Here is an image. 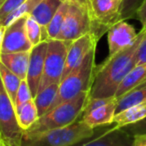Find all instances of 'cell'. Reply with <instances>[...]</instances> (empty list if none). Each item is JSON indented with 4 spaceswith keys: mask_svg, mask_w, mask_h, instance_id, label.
I'll return each mask as SVG.
<instances>
[{
    "mask_svg": "<svg viewBox=\"0 0 146 146\" xmlns=\"http://www.w3.org/2000/svg\"><path fill=\"white\" fill-rule=\"evenodd\" d=\"M90 32H92L90 9L82 5L69 3L68 10L57 39L72 42Z\"/></svg>",
    "mask_w": 146,
    "mask_h": 146,
    "instance_id": "7",
    "label": "cell"
},
{
    "mask_svg": "<svg viewBox=\"0 0 146 146\" xmlns=\"http://www.w3.org/2000/svg\"><path fill=\"white\" fill-rule=\"evenodd\" d=\"M32 99L33 96L31 94L30 88H29V85L27 83L26 79L21 80V83L19 85L16 93V98H15V108L26 103V102L30 101Z\"/></svg>",
    "mask_w": 146,
    "mask_h": 146,
    "instance_id": "27",
    "label": "cell"
},
{
    "mask_svg": "<svg viewBox=\"0 0 146 146\" xmlns=\"http://www.w3.org/2000/svg\"><path fill=\"white\" fill-rule=\"evenodd\" d=\"M146 78V64L136 65L134 68L128 72L127 75L124 77L122 82L120 83L117 91L115 94V98L118 99L124 94L128 93L132 89L137 87L139 84H141Z\"/></svg>",
    "mask_w": 146,
    "mask_h": 146,
    "instance_id": "18",
    "label": "cell"
},
{
    "mask_svg": "<svg viewBox=\"0 0 146 146\" xmlns=\"http://www.w3.org/2000/svg\"><path fill=\"white\" fill-rule=\"evenodd\" d=\"M15 109H16V116L19 126L22 128L23 131L29 129L39 118L38 111L33 99L18 106Z\"/></svg>",
    "mask_w": 146,
    "mask_h": 146,
    "instance_id": "20",
    "label": "cell"
},
{
    "mask_svg": "<svg viewBox=\"0 0 146 146\" xmlns=\"http://www.w3.org/2000/svg\"><path fill=\"white\" fill-rule=\"evenodd\" d=\"M138 37V33L131 24L126 20H120L112 25L107 31V41L109 55L116 54L134 44Z\"/></svg>",
    "mask_w": 146,
    "mask_h": 146,
    "instance_id": "11",
    "label": "cell"
},
{
    "mask_svg": "<svg viewBox=\"0 0 146 146\" xmlns=\"http://www.w3.org/2000/svg\"><path fill=\"white\" fill-rule=\"evenodd\" d=\"M132 146H146V133L134 135Z\"/></svg>",
    "mask_w": 146,
    "mask_h": 146,
    "instance_id": "32",
    "label": "cell"
},
{
    "mask_svg": "<svg viewBox=\"0 0 146 146\" xmlns=\"http://www.w3.org/2000/svg\"><path fill=\"white\" fill-rule=\"evenodd\" d=\"M96 129L89 127L79 118L68 126L40 133L29 134L23 131L20 146H73L93 137Z\"/></svg>",
    "mask_w": 146,
    "mask_h": 146,
    "instance_id": "2",
    "label": "cell"
},
{
    "mask_svg": "<svg viewBox=\"0 0 146 146\" xmlns=\"http://www.w3.org/2000/svg\"><path fill=\"white\" fill-rule=\"evenodd\" d=\"M146 118V100L116 113L113 124L116 127H124Z\"/></svg>",
    "mask_w": 146,
    "mask_h": 146,
    "instance_id": "17",
    "label": "cell"
},
{
    "mask_svg": "<svg viewBox=\"0 0 146 146\" xmlns=\"http://www.w3.org/2000/svg\"><path fill=\"white\" fill-rule=\"evenodd\" d=\"M69 3L62 2L59 6L58 10L52 17L51 21L49 22L47 26V34H48V39H57L59 33L62 28L63 22H64L65 16H66L67 10H68Z\"/></svg>",
    "mask_w": 146,
    "mask_h": 146,
    "instance_id": "23",
    "label": "cell"
},
{
    "mask_svg": "<svg viewBox=\"0 0 146 146\" xmlns=\"http://www.w3.org/2000/svg\"><path fill=\"white\" fill-rule=\"evenodd\" d=\"M30 51L15 53H1L0 62L15 73L21 80L26 79Z\"/></svg>",
    "mask_w": 146,
    "mask_h": 146,
    "instance_id": "16",
    "label": "cell"
},
{
    "mask_svg": "<svg viewBox=\"0 0 146 146\" xmlns=\"http://www.w3.org/2000/svg\"><path fill=\"white\" fill-rule=\"evenodd\" d=\"M88 98L89 92H82L72 99L58 104L44 115L40 116L35 123L24 132L36 134L70 125L81 118Z\"/></svg>",
    "mask_w": 146,
    "mask_h": 146,
    "instance_id": "3",
    "label": "cell"
},
{
    "mask_svg": "<svg viewBox=\"0 0 146 146\" xmlns=\"http://www.w3.org/2000/svg\"><path fill=\"white\" fill-rule=\"evenodd\" d=\"M0 146H11V145H9V144L5 143V142L2 141V140H0Z\"/></svg>",
    "mask_w": 146,
    "mask_h": 146,
    "instance_id": "35",
    "label": "cell"
},
{
    "mask_svg": "<svg viewBox=\"0 0 146 146\" xmlns=\"http://www.w3.org/2000/svg\"><path fill=\"white\" fill-rule=\"evenodd\" d=\"M59 84H51L47 87L43 88L42 90L37 92L35 97L33 98L34 103L36 105L39 117L44 115L45 113L51 109L55 98L58 93Z\"/></svg>",
    "mask_w": 146,
    "mask_h": 146,
    "instance_id": "19",
    "label": "cell"
},
{
    "mask_svg": "<svg viewBox=\"0 0 146 146\" xmlns=\"http://www.w3.org/2000/svg\"><path fill=\"white\" fill-rule=\"evenodd\" d=\"M23 130L19 126L16 109L0 77V140L11 146H20Z\"/></svg>",
    "mask_w": 146,
    "mask_h": 146,
    "instance_id": "6",
    "label": "cell"
},
{
    "mask_svg": "<svg viewBox=\"0 0 146 146\" xmlns=\"http://www.w3.org/2000/svg\"><path fill=\"white\" fill-rule=\"evenodd\" d=\"M141 84H146V78H145V79H144V81L143 82H142V83ZM139 85H140V84H139Z\"/></svg>",
    "mask_w": 146,
    "mask_h": 146,
    "instance_id": "37",
    "label": "cell"
},
{
    "mask_svg": "<svg viewBox=\"0 0 146 146\" xmlns=\"http://www.w3.org/2000/svg\"><path fill=\"white\" fill-rule=\"evenodd\" d=\"M26 34L32 46L39 44L43 41V29L39 23L31 15H27L25 23Z\"/></svg>",
    "mask_w": 146,
    "mask_h": 146,
    "instance_id": "25",
    "label": "cell"
},
{
    "mask_svg": "<svg viewBox=\"0 0 146 146\" xmlns=\"http://www.w3.org/2000/svg\"><path fill=\"white\" fill-rule=\"evenodd\" d=\"M71 42L48 39L47 40V52L45 56L44 70L41 78L38 91L51 84H59L62 79L64 71L66 55Z\"/></svg>",
    "mask_w": 146,
    "mask_h": 146,
    "instance_id": "5",
    "label": "cell"
},
{
    "mask_svg": "<svg viewBox=\"0 0 146 146\" xmlns=\"http://www.w3.org/2000/svg\"><path fill=\"white\" fill-rule=\"evenodd\" d=\"M0 77L5 90L15 105V98H16L18 87L21 83V79L1 62H0Z\"/></svg>",
    "mask_w": 146,
    "mask_h": 146,
    "instance_id": "22",
    "label": "cell"
},
{
    "mask_svg": "<svg viewBox=\"0 0 146 146\" xmlns=\"http://www.w3.org/2000/svg\"><path fill=\"white\" fill-rule=\"evenodd\" d=\"M134 136L123 127L111 124L107 129L89 141H81L73 146H132Z\"/></svg>",
    "mask_w": 146,
    "mask_h": 146,
    "instance_id": "13",
    "label": "cell"
},
{
    "mask_svg": "<svg viewBox=\"0 0 146 146\" xmlns=\"http://www.w3.org/2000/svg\"><path fill=\"white\" fill-rule=\"evenodd\" d=\"M47 41H42L39 44L35 45L30 50L28 70H27L26 81L30 88L33 98L37 94L40 85L41 78L44 70L45 56L47 52Z\"/></svg>",
    "mask_w": 146,
    "mask_h": 146,
    "instance_id": "12",
    "label": "cell"
},
{
    "mask_svg": "<svg viewBox=\"0 0 146 146\" xmlns=\"http://www.w3.org/2000/svg\"><path fill=\"white\" fill-rule=\"evenodd\" d=\"M5 0H0V8H1V6H2V4H3V2H4Z\"/></svg>",
    "mask_w": 146,
    "mask_h": 146,
    "instance_id": "36",
    "label": "cell"
},
{
    "mask_svg": "<svg viewBox=\"0 0 146 146\" xmlns=\"http://www.w3.org/2000/svg\"><path fill=\"white\" fill-rule=\"evenodd\" d=\"M26 17L27 15L20 17L5 27L1 53L24 52L32 49L33 46L27 37L25 29Z\"/></svg>",
    "mask_w": 146,
    "mask_h": 146,
    "instance_id": "9",
    "label": "cell"
},
{
    "mask_svg": "<svg viewBox=\"0 0 146 146\" xmlns=\"http://www.w3.org/2000/svg\"><path fill=\"white\" fill-rule=\"evenodd\" d=\"M146 100V84H140L136 88L132 89L128 93L124 94L120 98L117 99V105H116V113H119L122 110L135 105L140 102Z\"/></svg>",
    "mask_w": 146,
    "mask_h": 146,
    "instance_id": "21",
    "label": "cell"
},
{
    "mask_svg": "<svg viewBox=\"0 0 146 146\" xmlns=\"http://www.w3.org/2000/svg\"><path fill=\"white\" fill-rule=\"evenodd\" d=\"M142 2L143 0H122L121 9H120L121 20L135 18L136 12Z\"/></svg>",
    "mask_w": 146,
    "mask_h": 146,
    "instance_id": "26",
    "label": "cell"
},
{
    "mask_svg": "<svg viewBox=\"0 0 146 146\" xmlns=\"http://www.w3.org/2000/svg\"><path fill=\"white\" fill-rule=\"evenodd\" d=\"M60 1H62V2L72 3V4L82 5V6H85L90 9V0H60Z\"/></svg>",
    "mask_w": 146,
    "mask_h": 146,
    "instance_id": "33",
    "label": "cell"
},
{
    "mask_svg": "<svg viewBox=\"0 0 146 146\" xmlns=\"http://www.w3.org/2000/svg\"><path fill=\"white\" fill-rule=\"evenodd\" d=\"M122 0H90L92 32L98 39L109 28L121 20L120 9Z\"/></svg>",
    "mask_w": 146,
    "mask_h": 146,
    "instance_id": "8",
    "label": "cell"
},
{
    "mask_svg": "<svg viewBox=\"0 0 146 146\" xmlns=\"http://www.w3.org/2000/svg\"><path fill=\"white\" fill-rule=\"evenodd\" d=\"M142 31H143V35L135 53L136 65L146 64V30L142 29Z\"/></svg>",
    "mask_w": 146,
    "mask_h": 146,
    "instance_id": "29",
    "label": "cell"
},
{
    "mask_svg": "<svg viewBox=\"0 0 146 146\" xmlns=\"http://www.w3.org/2000/svg\"><path fill=\"white\" fill-rule=\"evenodd\" d=\"M143 35L138 32V37L133 45L119 51L96 67L93 83L89 91V98H113L120 83L132 68L136 66L135 53Z\"/></svg>",
    "mask_w": 146,
    "mask_h": 146,
    "instance_id": "1",
    "label": "cell"
},
{
    "mask_svg": "<svg viewBox=\"0 0 146 146\" xmlns=\"http://www.w3.org/2000/svg\"><path fill=\"white\" fill-rule=\"evenodd\" d=\"M124 129L128 131L132 135H136V134H143L146 133V118L140 120V121L136 122L133 124H129L127 126H124Z\"/></svg>",
    "mask_w": 146,
    "mask_h": 146,
    "instance_id": "30",
    "label": "cell"
},
{
    "mask_svg": "<svg viewBox=\"0 0 146 146\" xmlns=\"http://www.w3.org/2000/svg\"><path fill=\"white\" fill-rule=\"evenodd\" d=\"M41 1H42V0H26L20 7H18L16 10H14L11 14H9L4 20L1 21L0 25L6 27V26H8V25H10L12 22H14L15 20H17L18 18H20V17L29 15L33 11V9H34Z\"/></svg>",
    "mask_w": 146,
    "mask_h": 146,
    "instance_id": "24",
    "label": "cell"
},
{
    "mask_svg": "<svg viewBox=\"0 0 146 146\" xmlns=\"http://www.w3.org/2000/svg\"><path fill=\"white\" fill-rule=\"evenodd\" d=\"M116 105L117 99L113 98L104 105L99 106L87 113H83L81 118L89 127L93 129L113 124L114 116L116 114Z\"/></svg>",
    "mask_w": 146,
    "mask_h": 146,
    "instance_id": "14",
    "label": "cell"
},
{
    "mask_svg": "<svg viewBox=\"0 0 146 146\" xmlns=\"http://www.w3.org/2000/svg\"><path fill=\"white\" fill-rule=\"evenodd\" d=\"M98 40L99 39L93 33L90 32L70 43L68 51H67L66 62H65L62 79L81 64L85 57L90 53V51L96 49Z\"/></svg>",
    "mask_w": 146,
    "mask_h": 146,
    "instance_id": "10",
    "label": "cell"
},
{
    "mask_svg": "<svg viewBox=\"0 0 146 146\" xmlns=\"http://www.w3.org/2000/svg\"><path fill=\"white\" fill-rule=\"evenodd\" d=\"M95 69V49H93L79 66L61 80L59 83L58 93L51 109L58 104L72 99L82 92H89L93 83Z\"/></svg>",
    "mask_w": 146,
    "mask_h": 146,
    "instance_id": "4",
    "label": "cell"
},
{
    "mask_svg": "<svg viewBox=\"0 0 146 146\" xmlns=\"http://www.w3.org/2000/svg\"><path fill=\"white\" fill-rule=\"evenodd\" d=\"M26 0H5L0 8V22L4 20L9 14L20 7Z\"/></svg>",
    "mask_w": 146,
    "mask_h": 146,
    "instance_id": "28",
    "label": "cell"
},
{
    "mask_svg": "<svg viewBox=\"0 0 146 146\" xmlns=\"http://www.w3.org/2000/svg\"><path fill=\"white\" fill-rule=\"evenodd\" d=\"M4 31H5V27L0 25V54H1V49H2V41H3Z\"/></svg>",
    "mask_w": 146,
    "mask_h": 146,
    "instance_id": "34",
    "label": "cell"
},
{
    "mask_svg": "<svg viewBox=\"0 0 146 146\" xmlns=\"http://www.w3.org/2000/svg\"><path fill=\"white\" fill-rule=\"evenodd\" d=\"M135 18L139 20L142 24V29L146 30V0H143V2L139 6L137 12H136Z\"/></svg>",
    "mask_w": 146,
    "mask_h": 146,
    "instance_id": "31",
    "label": "cell"
},
{
    "mask_svg": "<svg viewBox=\"0 0 146 146\" xmlns=\"http://www.w3.org/2000/svg\"><path fill=\"white\" fill-rule=\"evenodd\" d=\"M62 1L60 0H42L29 15L33 17L39 23L43 29V40H48L47 26L51 21L52 17L58 10Z\"/></svg>",
    "mask_w": 146,
    "mask_h": 146,
    "instance_id": "15",
    "label": "cell"
}]
</instances>
